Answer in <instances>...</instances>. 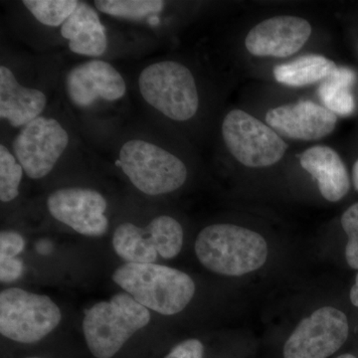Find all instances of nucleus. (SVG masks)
I'll use <instances>...</instances> for the list:
<instances>
[{
	"mask_svg": "<svg viewBox=\"0 0 358 358\" xmlns=\"http://www.w3.org/2000/svg\"><path fill=\"white\" fill-rule=\"evenodd\" d=\"M195 253L209 271L240 277L263 267L268 245L260 234L233 224H214L201 230Z\"/></svg>",
	"mask_w": 358,
	"mask_h": 358,
	"instance_id": "1",
	"label": "nucleus"
},
{
	"mask_svg": "<svg viewBox=\"0 0 358 358\" xmlns=\"http://www.w3.org/2000/svg\"><path fill=\"white\" fill-rule=\"evenodd\" d=\"M113 281L143 307L164 315L182 312L195 293L189 275L155 263L124 264L115 271Z\"/></svg>",
	"mask_w": 358,
	"mask_h": 358,
	"instance_id": "2",
	"label": "nucleus"
},
{
	"mask_svg": "<svg viewBox=\"0 0 358 358\" xmlns=\"http://www.w3.org/2000/svg\"><path fill=\"white\" fill-rule=\"evenodd\" d=\"M150 320L148 308L131 294H115L85 313L83 331L90 352L96 358H112L136 331Z\"/></svg>",
	"mask_w": 358,
	"mask_h": 358,
	"instance_id": "3",
	"label": "nucleus"
},
{
	"mask_svg": "<svg viewBox=\"0 0 358 358\" xmlns=\"http://www.w3.org/2000/svg\"><path fill=\"white\" fill-rule=\"evenodd\" d=\"M143 100L164 117L186 122L196 115L199 95L192 71L173 60L147 66L138 76Z\"/></svg>",
	"mask_w": 358,
	"mask_h": 358,
	"instance_id": "4",
	"label": "nucleus"
},
{
	"mask_svg": "<svg viewBox=\"0 0 358 358\" xmlns=\"http://www.w3.org/2000/svg\"><path fill=\"white\" fill-rule=\"evenodd\" d=\"M119 166L134 187L150 196L176 192L187 179L182 160L159 145L138 138L122 145Z\"/></svg>",
	"mask_w": 358,
	"mask_h": 358,
	"instance_id": "5",
	"label": "nucleus"
},
{
	"mask_svg": "<svg viewBox=\"0 0 358 358\" xmlns=\"http://www.w3.org/2000/svg\"><path fill=\"white\" fill-rule=\"evenodd\" d=\"M61 310L49 296L20 288L0 293V333L11 341L35 343L61 322Z\"/></svg>",
	"mask_w": 358,
	"mask_h": 358,
	"instance_id": "6",
	"label": "nucleus"
},
{
	"mask_svg": "<svg viewBox=\"0 0 358 358\" xmlns=\"http://www.w3.org/2000/svg\"><path fill=\"white\" fill-rule=\"evenodd\" d=\"M221 131L230 154L247 167L274 166L288 150L286 141L274 129L242 110L228 113Z\"/></svg>",
	"mask_w": 358,
	"mask_h": 358,
	"instance_id": "7",
	"label": "nucleus"
},
{
	"mask_svg": "<svg viewBox=\"0 0 358 358\" xmlns=\"http://www.w3.org/2000/svg\"><path fill=\"white\" fill-rule=\"evenodd\" d=\"M69 141L60 122L41 115L21 128L13 140V155L28 178L41 179L53 171Z\"/></svg>",
	"mask_w": 358,
	"mask_h": 358,
	"instance_id": "8",
	"label": "nucleus"
},
{
	"mask_svg": "<svg viewBox=\"0 0 358 358\" xmlns=\"http://www.w3.org/2000/svg\"><path fill=\"white\" fill-rule=\"evenodd\" d=\"M348 317L333 307L320 308L301 320L284 346V358H327L348 341Z\"/></svg>",
	"mask_w": 358,
	"mask_h": 358,
	"instance_id": "9",
	"label": "nucleus"
},
{
	"mask_svg": "<svg viewBox=\"0 0 358 358\" xmlns=\"http://www.w3.org/2000/svg\"><path fill=\"white\" fill-rule=\"evenodd\" d=\"M47 206L56 220L84 236H102L109 227V220L105 215L107 200L96 190L62 188L49 195Z\"/></svg>",
	"mask_w": 358,
	"mask_h": 358,
	"instance_id": "10",
	"label": "nucleus"
},
{
	"mask_svg": "<svg viewBox=\"0 0 358 358\" xmlns=\"http://www.w3.org/2000/svg\"><path fill=\"white\" fill-rule=\"evenodd\" d=\"M65 90L70 102L86 110L99 101L115 102L124 98L127 85L114 66L100 59L75 66L65 78Z\"/></svg>",
	"mask_w": 358,
	"mask_h": 358,
	"instance_id": "11",
	"label": "nucleus"
},
{
	"mask_svg": "<svg viewBox=\"0 0 358 358\" xmlns=\"http://www.w3.org/2000/svg\"><path fill=\"white\" fill-rule=\"evenodd\" d=\"M312 31L310 22L303 18L275 16L254 26L247 34L245 46L256 57L287 58L303 48Z\"/></svg>",
	"mask_w": 358,
	"mask_h": 358,
	"instance_id": "12",
	"label": "nucleus"
},
{
	"mask_svg": "<svg viewBox=\"0 0 358 358\" xmlns=\"http://www.w3.org/2000/svg\"><path fill=\"white\" fill-rule=\"evenodd\" d=\"M338 115L312 101L273 108L266 122L275 133L296 141H319L333 133Z\"/></svg>",
	"mask_w": 358,
	"mask_h": 358,
	"instance_id": "13",
	"label": "nucleus"
},
{
	"mask_svg": "<svg viewBox=\"0 0 358 358\" xmlns=\"http://www.w3.org/2000/svg\"><path fill=\"white\" fill-rule=\"evenodd\" d=\"M47 96L38 89L23 86L13 71L0 67V117L13 128H23L41 117L46 109Z\"/></svg>",
	"mask_w": 358,
	"mask_h": 358,
	"instance_id": "14",
	"label": "nucleus"
},
{
	"mask_svg": "<svg viewBox=\"0 0 358 358\" xmlns=\"http://www.w3.org/2000/svg\"><path fill=\"white\" fill-rule=\"evenodd\" d=\"M301 167L317 179L320 194L336 202L350 192L348 169L338 152L327 145H315L300 155Z\"/></svg>",
	"mask_w": 358,
	"mask_h": 358,
	"instance_id": "15",
	"label": "nucleus"
},
{
	"mask_svg": "<svg viewBox=\"0 0 358 358\" xmlns=\"http://www.w3.org/2000/svg\"><path fill=\"white\" fill-rule=\"evenodd\" d=\"M61 36L67 40L73 53L99 58L108 48V37L100 16L86 2H79L76 10L61 26Z\"/></svg>",
	"mask_w": 358,
	"mask_h": 358,
	"instance_id": "16",
	"label": "nucleus"
},
{
	"mask_svg": "<svg viewBox=\"0 0 358 358\" xmlns=\"http://www.w3.org/2000/svg\"><path fill=\"white\" fill-rule=\"evenodd\" d=\"M338 66L322 55L308 54L291 62L275 66L273 74L278 83L289 87H305L324 81Z\"/></svg>",
	"mask_w": 358,
	"mask_h": 358,
	"instance_id": "17",
	"label": "nucleus"
},
{
	"mask_svg": "<svg viewBox=\"0 0 358 358\" xmlns=\"http://www.w3.org/2000/svg\"><path fill=\"white\" fill-rule=\"evenodd\" d=\"M113 246L115 254L127 263H155L159 254L147 231L131 223L117 226L113 237Z\"/></svg>",
	"mask_w": 358,
	"mask_h": 358,
	"instance_id": "18",
	"label": "nucleus"
},
{
	"mask_svg": "<svg viewBox=\"0 0 358 358\" xmlns=\"http://www.w3.org/2000/svg\"><path fill=\"white\" fill-rule=\"evenodd\" d=\"M355 82V73L348 67H336L333 74L322 82L319 96L324 107L336 115H352L355 109L352 87Z\"/></svg>",
	"mask_w": 358,
	"mask_h": 358,
	"instance_id": "19",
	"label": "nucleus"
},
{
	"mask_svg": "<svg viewBox=\"0 0 358 358\" xmlns=\"http://www.w3.org/2000/svg\"><path fill=\"white\" fill-rule=\"evenodd\" d=\"M145 229L162 258H174L180 253L183 244V229L178 220L171 216H159Z\"/></svg>",
	"mask_w": 358,
	"mask_h": 358,
	"instance_id": "20",
	"label": "nucleus"
},
{
	"mask_svg": "<svg viewBox=\"0 0 358 358\" xmlns=\"http://www.w3.org/2000/svg\"><path fill=\"white\" fill-rule=\"evenodd\" d=\"M96 10L114 17L140 20L159 14L166 7L160 0H96Z\"/></svg>",
	"mask_w": 358,
	"mask_h": 358,
	"instance_id": "21",
	"label": "nucleus"
},
{
	"mask_svg": "<svg viewBox=\"0 0 358 358\" xmlns=\"http://www.w3.org/2000/svg\"><path fill=\"white\" fill-rule=\"evenodd\" d=\"M23 6L40 23L61 27L76 10L77 0H24Z\"/></svg>",
	"mask_w": 358,
	"mask_h": 358,
	"instance_id": "22",
	"label": "nucleus"
},
{
	"mask_svg": "<svg viewBox=\"0 0 358 358\" xmlns=\"http://www.w3.org/2000/svg\"><path fill=\"white\" fill-rule=\"evenodd\" d=\"M23 167L4 145H0V200L10 202L20 195Z\"/></svg>",
	"mask_w": 358,
	"mask_h": 358,
	"instance_id": "23",
	"label": "nucleus"
},
{
	"mask_svg": "<svg viewBox=\"0 0 358 358\" xmlns=\"http://www.w3.org/2000/svg\"><path fill=\"white\" fill-rule=\"evenodd\" d=\"M341 225L348 235L345 248L346 262L358 270V203L352 205L343 213Z\"/></svg>",
	"mask_w": 358,
	"mask_h": 358,
	"instance_id": "24",
	"label": "nucleus"
},
{
	"mask_svg": "<svg viewBox=\"0 0 358 358\" xmlns=\"http://www.w3.org/2000/svg\"><path fill=\"white\" fill-rule=\"evenodd\" d=\"M23 237L14 231H2L0 234V258H15L24 250Z\"/></svg>",
	"mask_w": 358,
	"mask_h": 358,
	"instance_id": "25",
	"label": "nucleus"
},
{
	"mask_svg": "<svg viewBox=\"0 0 358 358\" xmlns=\"http://www.w3.org/2000/svg\"><path fill=\"white\" fill-rule=\"evenodd\" d=\"M204 346L199 339H187L173 348L164 358H203Z\"/></svg>",
	"mask_w": 358,
	"mask_h": 358,
	"instance_id": "26",
	"label": "nucleus"
},
{
	"mask_svg": "<svg viewBox=\"0 0 358 358\" xmlns=\"http://www.w3.org/2000/svg\"><path fill=\"white\" fill-rule=\"evenodd\" d=\"M24 267L22 261L17 258H0V281L13 282L22 275Z\"/></svg>",
	"mask_w": 358,
	"mask_h": 358,
	"instance_id": "27",
	"label": "nucleus"
},
{
	"mask_svg": "<svg viewBox=\"0 0 358 358\" xmlns=\"http://www.w3.org/2000/svg\"><path fill=\"white\" fill-rule=\"evenodd\" d=\"M35 249H36L37 253L41 254V255H48L53 250V245L48 240H39L35 245Z\"/></svg>",
	"mask_w": 358,
	"mask_h": 358,
	"instance_id": "28",
	"label": "nucleus"
},
{
	"mask_svg": "<svg viewBox=\"0 0 358 358\" xmlns=\"http://www.w3.org/2000/svg\"><path fill=\"white\" fill-rule=\"evenodd\" d=\"M350 301L353 306L358 308V274L355 279V284L353 285L352 291H350Z\"/></svg>",
	"mask_w": 358,
	"mask_h": 358,
	"instance_id": "29",
	"label": "nucleus"
},
{
	"mask_svg": "<svg viewBox=\"0 0 358 358\" xmlns=\"http://www.w3.org/2000/svg\"><path fill=\"white\" fill-rule=\"evenodd\" d=\"M352 180L353 185H355V189L358 192V160L355 162V166L352 169Z\"/></svg>",
	"mask_w": 358,
	"mask_h": 358,
	"instance_id": "30",
	"label": "nucleus"
},
{
	"mask_svg": "<svg viewBox=\"0 0 358 358\" xmlns=\"http://www.w3.org/2000/svg\"><path fill=\"white\" fill-rule=\"evenodd\" d=\"M336 358H357V357H355V355H350V353H346V355H341V357H338Z\"/></svg>",
	"mask_w": 358,
	"mask_h": 358,
	"instance_id": "31",
	"label": "nucleus"
},
{
	"mask_svg": "<svg viewBox=\"0 0 358 358\" xmlns=\"http://www.w3.org/2000/svg\"><path fill=\"white\" fill-rule=\"evenodd\" d=\"M26 358H40V357H26Z\"/></svg>",
	"mask_w": 358,
	"mask_h": 358,
	"instance_id": "32",
	"label": "nucleus"
}]
</instances>
